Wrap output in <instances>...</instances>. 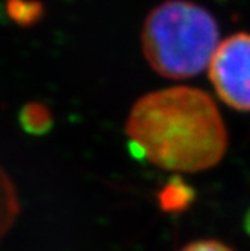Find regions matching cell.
Masks as SVG:
<instances>
[{
	"mask_svg": "<svg viewBox=\"0 0 250 251\" xmlns=\"http://www.w3.org/2000/svg\"><path fill=\"white\" fill-rule=\"evenodd\" d=\"M125 131L136 153L170 172L208 170L228 149V131L216 102L192 86L165 87L139 98Z\"/></svg>",
	"mask_w": 250,
	"mask_h": 251,
	"instance_id": "1",
	"label": "cell"
},
{
	"mask_svg": "<svg viewBox=\"0 0 250 251\" xmlns=\"http://www.w3.org/2000/svg\"><path fill=\"white\" fill-rule=\"evenodd\" d=\"M160 204L165 211L176 212V211H184L190 201L193 200V191L179 179H175L163 188V191L158 196Z\"/></svg>",
	"mask_w": 250,
	"mask_h": 251,
	"instance_id": "7",
	"label": "cell"
},
{
	"mask_svg": "<svg viewBox=\"0 0 250 251\" xmlns=\"http://www.w3.org/2000/svg\"><path fill=\"white\" fill-rule=\"evenodd\" d=\"M18 212L17 196L8 176L0 169V238L11 227Z\"/></svg>",
	"mask_w": 250,
	"mask_h": 251,
	"instance_id": "6",
	"label": "cell"
},
{
	"mask_svg": "<svg viewBox=\"0 0 250 251\" xmlns=\"http://www.w3.org/2000/svg\"><path fill=\"white\" fill-rule=\"evenodd\" d=\"M219 98L231 108L250 111V33L224 38L208 66Z\"/></svg>",
	"mask_w": 250,
	"mask_h": 251,
	"instance_id": "3",
	"label": "cell"
},
{
	"mask_svg": "<svg viewBox=\"0 0 250 251\" xmlns=\"http://www.w3.org/2000/svg\"><path fill=\"white\" fill-rule=\"evenodd\" d=\"M246 230H247V233L250 235V211H249L247 215H246Z\"/></svg>",
	"mask_w": 250,
	"mask_h": 251,
	"instance_id": "9",
	"label": "cell"
},
{
	"mask_svg": "<svg viewBox=\"0 0 250 251\" xmlns=\"http://www.w3.org/2000/svg\"><path fill=\"white\" fill-rule=\"evenodd\" d=\"M179 251H232V248L220 241L203 239V241H194Z\"/></svg>",
	"mask_w": 250,
	"mask_h": 251,
	"instance_id": "8",
	"label": "cell"
},
{
	"mask_svg": "<svg viewBox=\"0 0 250 251\" xmlns=\"http://www.w3.org/2000/svg\"><path fill=\"white\" fill-rule=\"evenodd\" d=\"M220 32L210 11L189 0H166L146 17L142 51L155 73L186 80L210 66Z\"/></svg>",
	"mask_w": 250,
	"mask_h": 251,
	"instance_id": "2",
	"label": "cell"
},
{
	"mask_svg": "<svg viewBox=\"0 0 250 251\" xmlns=\"http://www.w3.org/2000/svg\"><path fill=\"white\" fill-rule=\"evenodd\" d=\"M6 14L18 26L30 27L44 17V5L39 0H6Z\"/></svg>",
	"mask_w": 250,
	"mask_h": 251,
	"instance_id": "5",
	"label": "cell"
},
{
	"mask_svg": "<svg viewBox=\"0 0 250 251\" xmlns=\"http://www.w3.org/2000/svg\"><path fill=\"white\" fill-rule=\"evenodd\" d=\"M20 125L29 134L42 135L53 126V115L42 102H29L20 111Z\"/></svg>",
	"mask_w": 250,
	"mask_h": 251,
	"instance_id": "4",
	"label": "cell"
}]
</instances>
